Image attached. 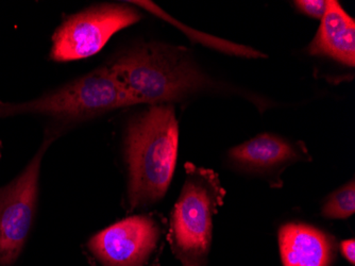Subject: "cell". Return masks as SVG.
<instances>
[{
    "label": "cell",
    "instance_id": "obj_1",
    "mask_svg": "<svg viewBox=\"0 0 355 266\" xmlns=\"http://www.w3.org/2000/svg\"><path fill=\"white\" fill-rule=\"evenodd\" d=\"M178 143L179 128L171 105H153L131 124L125 140L130 210L164 197L175 173Z\"/></svg>",
    "mask_w": 355,
    "mask_h": 266
},
{
    "label": "cell",
    "instance_id": "obj_5",
    "mask_svg": "<svg viewBox=\"0 0 355 266\" xmlns=\"http://www.w3.org/2000/svg\"><path fill=\"white\" fill-rule=\"evenodd\" d=\"M57 135L46 133L41 147L15 179L0 188V266H15L35 223L40 172Z\"/></svg>",
    "mask_w": 355,
    "mask_h": 266
},
{
    "label": "cell",
    "instance_id": "obj_6",
    "mask_svg": "<svg viewBox=\"0 0 355 266\" xmlns=\"http://www.w3.org/2000/svg\"><path fill=\"white\" fill-rule=\"evenodd\" d=\"M163 230L153 215H135L111 225L87 241L93 266H155Z\"/></svg>",
    "mask_w": 355,
    "mask_h": 266
},
{
    "label": "cell",
    "instance_id": "obj_8",
    "mask_svg": "<svg viewBox=\"0 0 355 266\" xmlns=\"http://www.w3.org/2000/svg\"><path fill=\"white\" fill-rule=\"evenodd\" d=\"M279 246L283 266H331L334 261L333 239L311 226H283L279 232Z\"/></svg>",
    "mask_w": 355,
    "mask_h": 266
},
{
    "label": "cell",
    "instance_id": "obj_4",
    "mask_svg": "<svg viewBox=\"0 0 355 266\" xmlns=\"http://www.w3.org/2000/svg\"><path fill=\"white\" fill-rule=\"evenodd\" d=\"M135 105L130 94L107 65L35 101L19 105L0 103V117L37 114L61 123H73Z\"/></svg>",
    "mask_w": 355,
    "mask_h": 266
},
{
    "label": "cell",
    "instance_id": "obj_13",
    "mask_svg": "<svg viewBox=\"0 0 355 266\" xmlns=\"http://www.w3.org/2000/svg\"><path fill=\"white\" fill-rule=\"evenodd\" d=\"M343 255L352 265L355 263V242L354 240H346L340 244Z\"/></svg>",
    "mask_w": 355,
    "mask_h": 266
},
{
    "label": "cell",
    "instance_id": "obj_2",
    "mask_svg": "<svg viewBox=\"0 0 355 266\" xmlns=\"http://www.w3.org/2000/svg\"><path fill=\"white\" fill-rule=\"evenodd\" d=\"M135 105L179 101L202 87V76L179 49L147 44L109 64Z\"/></svg>",
    "mask_w": 355,
    "mask_h": 266
},
{
    "label": "cell",
    "instance_id": "obj_9",
    "mask_svg": "<svg viewBox=\"0 0 355 266\" xmlns=\"http://www.w3.org/2000/svg\"><path fill=\"white\" fill-rule=\"evenodd\" d=\"M309 51L354 66L355 22L336 0L327 1L326 13Z\"/></svg>",
    "mask_w": 355,
    "mask_h": 266
},
{
    "label": "cell",
    "instance_id": "obj_3",
    "mask_svg": "<svg viewBox=\"0 0 355 266\" xmlns=\"http://www.w3.org/2000/svg\"><path fill=\"white\" fill-rule=\"evenodd\" d=\"M187 178L169 227L171 251L180 266H207L212 244L213 215L223 190L213 172L187 164Z\"/></svg>",
    "mask_w": 355,
    "mask_h": 266
},
{
    "label": "cell",
    "instance_id": "obj_10",
    "mask_svg": "<svg viewBox=\"0 0 355 266\" xmlns=\"http://www.w3.org/2000/svg\"><path fill=\"white\" fill-rule=\"evenodd\" d=\"M231 159L249 169H266L297 159L298 153L291 144L271 135H261L233 148Z\"/></svg>",
    "mask_w": 355,
    "mask_h": 266
},
{
    "label": "cell",
    "instance_id": "obj_12",
    "mask_svg": "<svg viewBox=\"0 0 355 266\" xmlns=\"http://www.w3.org/2000/svg\"><path fill=\"white\" fill-rule=\"evenodd\" d=\"M295 3L300 11L314 19H321L326 13L327 1L324 0H299Z\"/></svg>",
    "mask_w": 355,
    "mask_h": 266
},
{
    "label": "cell",
    "instance_id": "obj_7",
    "mask_svg": "<svg viewBox=\"0 0 355 266\" xmlns=\"http://www.w3.org/2000/svg\"><path fill=\"white\" fill-rule=\"evenodd\" d=\"M139 12L123 5L93 7L71 16L55 31L51 59L75 61L98 53L121 30L137 23Z\"/></svg>",
    "mask_w": 355,
    "mask_h": 266
},
{
    "label": "cell",
    "instance_id": "obj_11",
    "mask_svg": "<svg viewBox=\"0 0 355 266\" xmlns=\"http://www.w3.org/2000/svg\"><path fill=\"white\" fill-rule=\"evenodd\" d=\"M355 211V187L351 181L335 192L322 208V214L328 219H348Z\"/></svg>",
    "mask_w": 355,
    "mask_h": 266
}]
</instances>
